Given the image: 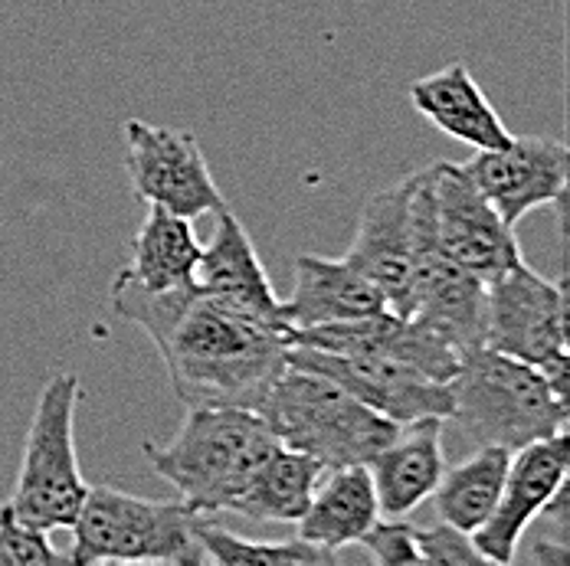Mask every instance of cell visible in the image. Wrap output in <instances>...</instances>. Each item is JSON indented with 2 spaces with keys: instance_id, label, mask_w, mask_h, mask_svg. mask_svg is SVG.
<instances>
[{
  "instance_id": "6da1fadb",
  "label": "cell",
  "mask_w": 570,
  "mask_h": 566,
  "mask_svg": "<svg viewBox=\"0 0 570 566\" xmlns=\"http://www.w3.org/2000/svg\"><path fill=\"white\" fill-rule=\"evenodd\" d=\"M112 311L155 340L174 397L187 406H239L259 413L285 370L288 328L204 298L194 285L145 291L118 272Z\"/></svg>"
},
{
  "instance_id": "44dd1931",
  "label": "cell",
  "mask_w": 570,
  "mask_h": 566,
  "mask_svg": "<svg viewBox=\"0 0 570 566\" xmlns=\"http://www.w3.org/2000/svg\"><path fill=\"white\" fill-rule=\"evenodd\" d=\"M197 256L200 242L190 220L148 203V217L131 239V262L121 272L145 291H171L190 282Z\"/></svg>"
},
{
  "instance_id": "9a60e30c",
  "label": "cell",
  "mask_w": 570,
  "mask_h": 566,
  "mask_svg": "<svg viewBox=\"0 0 570 566\" xmlns=\"http://www.w3.org/2000/svg\"><path fill=\"white\" fill-rule=\"evenodd\" d=\"M288 344L318 347V350H361L400 360L413 370H420L430 380L450 384L459 370L456 347H450L436 331L423 328L413 318H400L394 311H377L367 318L338 321V325H318L305 331H288Z\"/></svg>"
},
{
  "instance_id": "603a6c76",
  "label": "cell",
  "mask_w": 570,
  "mask_h": 566,
  "mask_svg": "<svg viewBox=\"0 0 570 566\" xmlns=\"http://www.w3.org/2000/svg\"><path fill=\"white\" fill-rule=\"evenodd\" d=\"M512 465V453L502 446H482L472 449L459 465L446 468L436 491L430 495L436 502L440 520L453 524L465 534H475L495 508L505 475Z\"/></svg>"
},
{
  "instance_id": "e0dca14e",
  "label": "cell",
  "mask_w": 570,
  "mask_h": 566,
  "mask_svg": "<svg viewBox=\"0 0 570 566\" xmlns=\"http://www.w3.org/2000/svg\"><path fill=\"white\" fill-rule=\"evenodd\" d=\"M443 433L446 419L436 416L400 423L397 436L371 458L367 471L384 517H406L436 491L446 471Z\"/></svg>"
},
{
  "instance_id": "7a4b0ae2",
  "label": "cell",
  "mask_w": 570,
  "mask_h": 566,
  "mask_svg": "<svg viewBox=\"0 0 570 566\" xmlns=\"http://www.w3.org/2000/svg\"><path fill=\"white\" fill-rule=\"evenodd\" d=\"M276 436L266 419L239 406H187V416L168 446L141 443L148 465L197 514L233 508Z\"/></svg>"
},
{
  "instance_id": "2e32d148",
  "label": "cell",
  "mask_w": 570,
  "mask_h": 566,
  "mask_svg": "<svg viewBox=\"0 0 570 566\" xmlns=\"http://www.w3.org/2000/svg\"><path fill=\"white\" fill-rule=\"evenodd\" d=\"M190 285H194V291H200L210 301H220L236 311L285 325L283 311H279V295L273 291L269 272H266L246 227L229 214L227 207L217 210V227H214L210 242L200 246V256L190 272Z\"/></svg>"
},
{
  "instance_id": "d4e9b609",
  "label": "cell",
  "mask_w": 570,
  "mask_h": 566,
  "mask_svg": "<svg viewBox=\"0 0 570 566\" xmlns=\"http://www.w3.org/2000/svg\"><path fill=\"white\" fill-rule=\"evenodd\" d=\"M69 564L50 544V534L20 520L10 505H0V566H57Z\"/></svg>"
},
{
  "instance_id": "5b68a950",
  "label": "cell",
  "mask_w": 570,
  "mask_h": 566,
  "mask_svg": "<svg viewBox=\"0 0 570 566\" xmlns=\"http://www.w3.org/2000/svg\"><path fill=\"white\" fill-rule=\"evenodd\" d=\"M200 514L177 502L125 495L112 485H89L69 547V564H207L197 540Z\"/></svg>"
},
{
  "instance_id": "8992f818",
  "label": "cell",
  "mask_w": 570,
  "mask_h": 566,
  "mask_svg": "<svg viewBox=\"0 0 570 566\" xmlns=\"http://www.w3.org/2000/svg\"><path fill=\"white\" fill-rule=\"evenodd\" d=\"M76 406L79 377L53 374L37 399L17 485L7 502L20 520L47 534L69 530L89 495V481L76 458Z\"/></svg>"
},
{
  "instance_id": "cb8c5ba5",
  "label": "cell",
  "mask_w": 570,
  "mask_h": 566,
  "mask_svg": "<svg viewBox=\"0 0 570 566\" xmlns=\"http://www.w3.org/2000/svg\"><path fill=\"white\" fill-rule=\"evenodd\" d=\"M197 540L207 554V564L217 566H315V564H335L338 554H328L322 547H312L298 537L292 540H249L239 537L233 530L217 527L214 520H207V514H200L197 520Z\"/></svg>"
},
{
  "instance_id": "7402d4cb",
  "label": "cell",
  "mask_w": 570,
  "mask_h": 566,
  "mask_svg": "<svg viewBox=\"0 0 570 566\" xmlns=\"http://www.w3.org/2000/svg\"><path fill=\"white\" fill-rule=\"evenodd\" d=\"M322 475H325L322 461L276 443L229 510L256 520L295 524L308 508Z\"/></svg>"
},
{
  "instance_id": "9c48e42d",
  "label": "cell",
  "mask_w": 570,
  "mask_h": 566,
  "mask_svg": "<svg viewBox=\"0 0 570 566\" xmlns=\"http://www.w3.org/2000/svg\"><path fill=\"white\" fill-rule=\"evenodd\" d=\"M125 168L141 203H158L177 217L197 220L224 207L204 148L194 131L165 128L141 118L125 121Z\"/></svg>"
},
{
  "instance_id": "8fae6325",
  "label": "cell",
  "mask_w": 570,
  "mask_h": 566,
  "mask_svg": "<svg viewBox=\"0 0 570 566\" xmlns=\"http://www.w3.org/2000/svg\"><path fill=\"white\" fill-rule=\"evenodd\" d=\"M285 364L335 380L351 397H357L364 406H371L374 413H381L394 423H413V419H426V416L450 419V409H453L450 384L430 380L420 370L391 360V357L288 344Z\"/></svg>"
},
{
  "instance_id": "ffe728a7",
  "label": "cell",
  "mask_w": 570,
  "mask_h": 566,
  "mask_svg": "<svg viewBox=\"0 0 570 566\" xmlns=\"http://www.w3.org/2000/svg\"><path fill=\"white\" fill-rule=\"evenodd\" d=\"M381 517L377 491L371 481L367 465H342L325 468L312 502L298 524V540L338 554L344 547L357 544Z\"/></svg>"
},
{
  "instance_id": "ac0fdd59",
  "label": "cell",
  "mask_w": 570,
  "mask_h": 566,
  "mask_svg": "<svg viewBox=\"0 0 570 566\" xmlns=\"http://www.w3.org/2000/svg\"><path fill=\"white\" fill-rule=\"evenodd\" d=\"M279 311L288 331H305L318 325L367 318L391 308L387 298L344 259L305 252L295 259V288L288 298H279Z\"/></svg>"
},
{
  "instance_id": "30bf717a",
  "label": "cell",
  "mask_w": 570,
  "mask_h": 566,
  "mask_svg": "<svg viewBox=\"0 0 570 566\" xmlns=\"http://www.w3.org/2000/svg\"><path fill=\"white\" fill-rule=\"evenodd\" d=\"M426 183L433 197V227L436 239L450 259L469 269L482 282H495L502 272L514 269L521 246L514 227H509L499 210L482 197L462 165L436 161L426 168Z\"/></svg>"
},
{
  "instance_id": "4316f807",
  "label": "cell",
  "mask_w": 570,
  "mask_h": 566,
  "mask_svg": "<svg viewBox=\"0 0 570 566\" xmlns=\"http://www.w3.org/2000/svg\"><path fill=\"white\" fill-rule=\"evenodd\" d=\"M416 550H420V564L436 566H469L485 564V557L479 554V547L472 544V534L459 530L453 524L440 520L436 527H416Z\"/></svg>"
},
{
  "instance_id": "3957f363",
  "label": "cell",
  "mask_w": 570,
  "mask_h": 566,
  "mask_svg": "<svg viewBox=\"0 0 570 566\" xmlns=\"http://www.w3.org/2000/svg\"><path fill=\"white\" fill-rule=\"evenodd\" d=\"M450 426L472 446L521 449L538 439L568 433V397L548 377L485 344L462 354L450 380Z\"/></svg>"
},
{
  "instance_id": "7c38bea8",
  "label": "cell",
  "mask_w": 570,
  "mask_h": 566,
  "mask_svg": "<svg viewBox=\"0 0 570 566\" xmlns=\"http://www.w3.org/2000/svg\"><path fill=\"white\" fill-rule=\"evenodd\" d=\"M462 168L509 227H518V220L538 207L561 203L568 193V145L558 138L512 135L505 148L475 151Z\"/></svg>"
},
{
  "instance_id": "277c9868",
  "label": "cell",
  "mask_w": 570,
  "mask_h": 566,
  "mask_svg": "<svg viewBox=\"0 0 570 566\" xmlns=\"http://www.w3.org/2000/svg\"><path fill=\"white\" fill-rule=\"evenodd\" d=\"M259 416L273 429L276 443L312 455L325 468L371 465V458L400 429V423L374 413L335 380L292 364H285L279 380L266 394Z\"/></svg>"
},
{
  "instance_id": "d6986e66",
  "label": "cell",
  "mask_w": 570,
  "mask_h": 566,
  "mask_svg": "<svg viewBox=\"0 0 570 566\" xmlns=\"http://www.w3.org/2000/svg\"><path fill=\"white\" fill-rule=\"evenodd\" d=\"M410 102L433 128L475 151L505 148L512 141V131L492 109L465 62H450L446 69L416 79L410 86Z\"/></svg>"
},
{
  "instance_id": "52a82bcc",
  "label": "cell",
  "mask_w": 570,
  "mask_h": 566,
  "mask_svg": "<svg viewBox=\"0 0 570 566\" xmlns=\"http://www.w3.org/2000/svg\"><path fill=\"white\" fill-rule=\"evenodd\" d=\"M485 347L538 367L568 397V301L564 288L528 262L485 285Z\"/></svg>"
},
{
  "instance_id": "5bb4252c",
  "label": "cell",
  "mask_w": 570,
  "mask_h": 566,
  "mask_svg": "<svg viewBox=\"0 0 570 566\" xmlns=\"http://www.w3.org/2000/svg\"><path fill=\"white\" fill-rule=\"evenodd\" d=\"M416 173L377 190L361 207L354 239L344 252V262L354 266L374 285L387 308L410 318V272H413V227H410V200H413Z\"/></svg>"
},
{
  "instance_id": "4fadbf2b",
  "label": "cell",
  "mask_w": 570,
  "mask_h": 566,
  "mask_svg": "<svg viewBox=\"0 0 570 566\" xmlns=\"http://www.w3.org/2000/svg\"><path fill=\"white\" fill-rule=\"evenodd\" d=\"M568 433L514 449L502 495L489 520L472 534L485 564H512L528 524L568 485Z\"/></svg>"
},
{
  "instance_id": "484cf974",
  "label": "cell",
  "mask_w": 570,
  "mask_h": 566,
  "mask_svg": "<svg viewBox=\"0 0 570 566\" xmlns=\"http://www.w3.org/2000/svg\"><path fill=\"white\" fill-rule=\"evenodd\" d=\"M416 527L403 517H377V524L357 540L367 557L381 566H410L420 564V550H416Z\"/></svg>"
},
{
  "instance_id": "ba28073f",
  "label": "cell",
  "mask_w": 570,
  "mask_h": 566,
  "mask_svg": "<svg viewBox=\"0 0 570 566\" xmlns=\"http://www.w3.org/2000/svg\"><path fill=\"white\" fill-rule=\"evenodd\" d=\"M413 227V272H410V318L436 331L459 354L485 338V282L462 269L436 239L433 197L426 170H416L410 200Z\"/></svg>"
}]
</instances>
